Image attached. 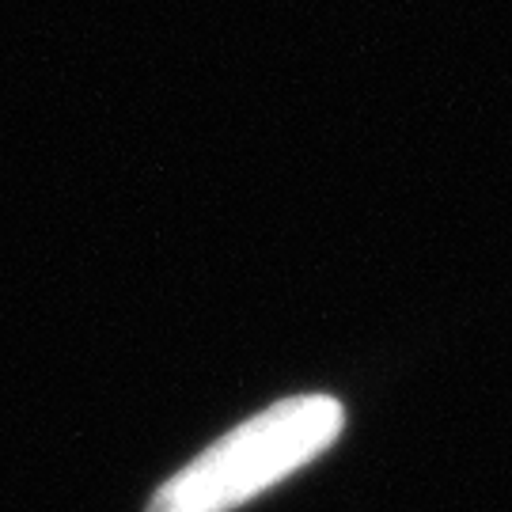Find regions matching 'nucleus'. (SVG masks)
<instances>
[{
    "instance_id": "nucleus-1",
    "label": "nucleus",
    "mask_w": 512,
    "mask_h": 512,
    "mask_svg": "<svg viewBox=\"0 0 512 512\" xmlns=\"http://www.w3.org/2000/svg\"><path fill=\"white\" fill-rule=\"evenodd\" d=\"M342 403L296 395L270 406L167 478L148 512H228L315 459L342 433Z\"/></svg>"
}]
</instances>
